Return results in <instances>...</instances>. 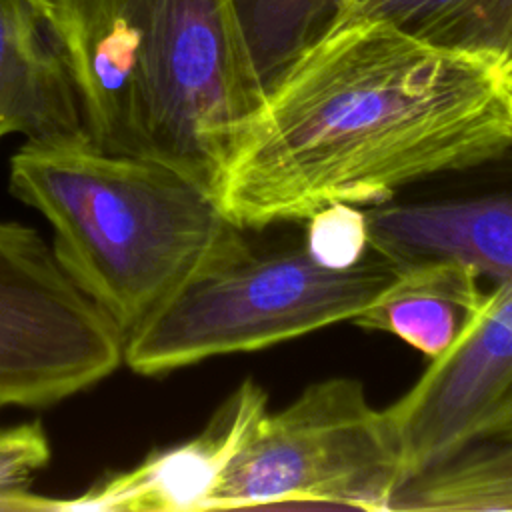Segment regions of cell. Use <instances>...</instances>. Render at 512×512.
<instances>
[{
  "instance_id": "obj_5",
  "label": "cell",
  "mask_w": 512,
  "mask_h": 512,
  "mask_svg": "<svg viewBox=\"0 0 512 512\" xmlns=\"http://www.w3.org/2000/svg\"><path fill=\"white\" fill-rule=\"evenodd\" d=\"M406 476L386 410L354 378L310 384L278 412L252 422L206 510L354 508L388 512Z\"/></svg>"
},
{
  "instance_id": "obj_16",
  "label": "cell",
  "mask_w": 512,
  "mask_h": 512,
  "mask_svg": "<svg viewBox=\"0 0 512 512\" xmlns=\"http://www.w3.org/2000/svg\"><path fill=\"white\" fill-rule=\"evenodd\" d=\"M306 220L304 248L320 264L332 268L352 266L370 250L366 216L360 206L332 204Z\"/></svg>"
},
{
  "instance_id": "obj_14",
  "label": "cell",
  "mask_w": 512,
  "mask_h": 512,
  "mask_svg": "<svg viewBox=\"0 0 512 512\" xmlns=\"http://www.w3.org/2000/svg\"><path fill=\"white\" fill-rule=\"evenodd\" d=\"M346 0H234L264 92L340 16Z\"/></svg>"
},
{
  "instance_id": "obj_13",
  "label": "cell",
  "mask_w": 512,
  "mask_h": 512,
  "mask_svg": "<svg viewBox=\"0 0 512 512\" xmlns=\"http://www.w3.org/2000/svg\"><path fill=\"white\" fill-rule=\"evenodd\" d=\"M372 16L512 72V0H346L340 18Z\"/></svg>"
},
{
  "instance_id": "obj_10",
  "label": "cell",
  "mask_w": 512,
  "mask_h": 512,
  "mask_svg": "<svg viewBox=\"0 0 512 512\" xmlns=\"http://www.w3.org/2000/svg\"><path fill=\"white\" fill-rule=\"evenodd\" d=\"M84 128L54 0H0V140Z\"/></svg>"
},
{
  "instance_id": "obj_15",
  "label": "cell",
  "mask_w": 512,
  "mask_h": 512,
  "mask_svg": "<svg viewBox=\"0 0 512 512\" xmlns=\"http://www.w3.org/2000/svg\"><path fill=\"white\" fill-rule=\"evenodd\" d=\"M50 440L40 420L0 428V510L30 512L38 506L34 478L50 462Z\"/></svg>"
},
{
  "instance_id": "obj_4",
  "label": "cell",
  "mask_w": 512,
  "mask_h": 512,
  "mask_svg": "<svg viewBox=\"0 0 512 512\" xmlns=\"http://www.w3.org/2000/svg\"><path fill=\"white\" fill-rule=\"evenodd\" d=\"M398 272V264L376 252L332 268L304 246L254 254L246 244L194 274L126 336L124 362L140 376H160L352 322Z\"/></svg>"
},
{
  "instance_id": "obj_8",
  "label": "cell",
  "mask_w": 512,
  "mask_h": 512,
  "mask_svg": "<svg viewBox=\"0 0 512 512\" xmlns=\"http://www.w3.org/2000/svg\"><path fill=\"white\" fill-rule=\"evenodd\" d=\"M266 408L264 390L248 378L198 436L154 450L134 468L112 472L70 500L40 496L38 512H204L228 460Z\"/></svg>"
},
{
  "instance_id": "obj_7",
  "label": "cell",
  "mask_w": 512,
  "mask_h": 512,
  "mask_svg": "<svg viewBox=\"0 0 512 512\" xmlns=\"http://www.w3.org/2000/svg\"><path fill=\"white\" fill-rule=\"evenodd\" d=\"M512 390V280L494 284L458 338L392 406L406 476L474 430ZM404 476V478H406Z\"/></svg>"
},
{
  "instance_id": "obj_2",
  "label": "cell",
  "mask_w": 512,
  "mask_h": 512,
  "mask_svg": "<svg viewBox=\"0 0 512 512\" xmlns=\"http://www.w3.org/2000/svg\"><path fill=\"white\" fill-rule=\"evenodd\" d=\"M96 146L210 186L264 86L234 0H54Z\"/></svg>"
},
{
  "instance_id": "obj_9",
  "label": "cell",
  "mask_w": 512,
  "mask_h": 512,
  "mask_svg": "<svg viewBox=\"0 0 512 512\" xmlns=\"http://www.w3.org/2000/svg\"><path fill=\"white\" fill-rule=\"evenodd\" d=\"M368 246L398 266L456 262L494 284L512 280V194L372 204Z\"/></svg>"
},
{
  "instance_id": "obj_6",
  "label": "cell",
  "mask_w": 512,
  "mask_h": 512,
  "mask_svg": "<svg viewBox=\"0 0 512 512\" xmlns=\"http://www.w3.org/2000/svg\"><path fill=\"white\" fill-rule=\"evenodd\" d=\"M124 336L36 228L0 220V410L46 408L106 380Z\"/></svg>"
},
{
  "instance_id": "obj_1",
  "label": "cell",
  "mask_w": 512,
  "mask_h": 512,
  "mask_svg": "<svg viewBox=\"0 0 512 512\" xmlns=\"http://www.w3.org/2000/svg\"><path fill=\"white\" fill-rule=\"evenodd\" d=\"M512 146V72L372 16L336 20L264 92L212 192L238 228L372 206Z\"/></svg>"
},
{
  "instance_id": "obj_3",
  "label": "cell",
  "mask_w": 512,
  "mask_h": 512,
  "mask_svg": "<svg viewBox=\"0 0 512 512\" xmlns=\"http://www.w3.org/2000/svg\"><path fill=\"white\" fill-rule=\"evenodd\" d=\"M8 186L46 218L58 266L124 338L194 274L248 244L208 184L106 152L84 128L26 138Z\"/></svg>"
},
{
  "instance_id": "obj_11",
  "label": "cell",
  "mask_w": 512,
  "mask_h": 512,
  "mask_svg": "<svg viewBox=\"0 0 512 512\" xmlns=\"http://www.w3.org/2000/svg\"><path fill=\"white\" fill-rule=\"evenodd\" d=\"M512 512V390L462 440L410 472L388 512Z\"/></svg>"
},
{
  "instance_id": "obj_12",
  "label": "cell",
  "mask_w": 512,
  "mask_h": 512,
  "mask_svg": "<svg viewBox=\"0 0 512 512\" xmlns=\"http://www.w3.org/2000/svg\"><path fill=\"white\" fill-rule=\"evenodd\" d=\"M484 296L480 276L462 264L400 266L394 282L352 324L394 334L432 360L450 348Z\"/></svg>"
}]
</instances>
